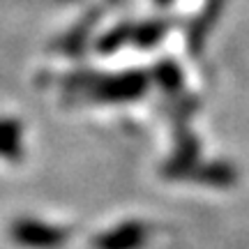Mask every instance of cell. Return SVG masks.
<instances>
[{"mask_svg": "<svg viewBox=\"0 0 249 249\" xmlns=\"http://www.w3.org/2000/svg\"><path fill=\"white\" fill-rule=\"evenodd\" d=\"M145 88V76L139 71L120 74V76H104V79H90L83 86L86 97L99 99V102H124L136 99Z\"/></svg>", "mask_w": 249, "mask_h": 249, "instance_id": "cell-1", "label": "cell"}, {"mask_svg": "<svg viewBox=\"0 0 249 249\" xmlns=\"http://www.w3.org/2000/svg\"><path fill=\"white\" fill-rule=\"evenodd\" d=\"M12 238L30 249H55L65 245L67 231L39 219H17L12 226Z\"/></svg>", "mask_w": 249, "mask_h": 249, "instance_id": "cell-2", "label": "cell"}, {"mask_svg": "<svg viewBox=\"0 0 249 249\" xmlns=\"http://www.w3.org/2000/svg\"><path fill=\"white\" fill-rule=\"evenodd\" d=\"M143 240V226L123 224L118 229L102 233L97 238V249H136Z\"/></svg>", "mask_w": 249, "mask_h": 249, "instance_id": "cell-3", "label": "cell"}, {"mask_svg": "<svg viewBox=\"0 0 249 249\" xmlns=\"http://www.w3.org/2000/svg\"><path fill=\"white\" fill-rule=\"evenodd\" d=\"M21 150H23L21 123L9 120V118H0V157L14 161L21 157Z\"/></svg>", "mask_w": 249, "mask_h": 249, "instance_id": "cell-4", "label": "cell"}, {"mask_svg": "<svg viewBox=\"0 0 249 249\" xmlns=\"http://www.w3.org/2000/svg\"><path fill=\"white\" fill-rule=\"evenodd\" d=\"M161 2H164V0H161Z\"/></svg>", "mask_w": 249, "mask_h": 249, "instance_id": "cell-5", "label": "cell"}]
</instances>
